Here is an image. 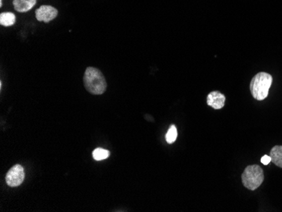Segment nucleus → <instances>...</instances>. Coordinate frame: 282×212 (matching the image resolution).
Listing matches in <instances>:
<instances>
[{
	"label": "nucleus",
	"instance_id": "f257e3e1",
	"mask_svg": "<svg viewBox=\"0 0 282 212\" xmlns=\"http://www.w3.org/2000/svg\"><path fill=\"white\" fill-rule=\"evenodd\" d=\"M83 81L85 88L92 94L102 95L107 90V82L103 74L95 67H88L86 69Z\"/></svg>",
	"mask_w": 282,
	"mask_h": 212
},
{
	"label": "nucleus",
	"instance_id": "9b49d317",
	"mask_svg": "<svg viewBox=\"0 0 282 212\" xmlns=\"http://www.w3.org/2000/svg\"><path fill=\"white\" fill-rule=\"evenodd\" d=\"M177 137H178V130H177L176 126L173 124L170 126V128L167 131V134H166V140L167 143L172 144L173 142H175Z\"/></svg>",
	"mask_w": 282,
	"mask_h": 212
},
{
	"label": "nucleus",
	"instance_id": "0eeeda50",
	"mask_svg": "<svg viewBox=\"0 0 282 212\" xmlns=\"http://www.w3.org/2000/svg\"><path fill=\"white\" fill-rule=\"evenodd\" d=\"M37 4V0H13L15 10L20 13L31 11Z\"/></svg>",
	"mask_w": 282,
	"mask_h": 212
},
{
	"label": "nucleus",
	"instance_id": "423d86ee",
	"mask_svg": "<svg viewBox=\"0 0 282 212\" xmlns=\"http://www.w3.org/2000/svg\"><path fill=\"white\" fill-rule=\"evenodd\" d=\"M226 103V97L218 91H214L207 96V105L214 109H222Z\"/></svg>",
	"mask_w": 282,
	"mask_h": 212
},
{
	"label": "nucleus",
	"instance_id": "f8f14e48",
	"mask_svg": "<svg viewBox=\"0 0 282 212\" xmlns=\"http://www.w3.org/2000/svg\"><path fill=\"white\" fill-rule=\"evenodd\" d=\"M261 163L264 165H268L269 163H271V157H269V156H267V155H264V157L261 158Z\"/></svg>",
	"mask_w": 282,
	"mask_h": 212
},
{
	"label": "nucleus",
	"instance_id": "6e6552de",
	"mask_svg": "<svg viewBox=\"0 0 282 212\" xmlns=\"http://www.w3.org/2000/svg\"><path fill=\"white\" fill-rule=\"evenodd\" d=\"M269 157H271V163L282 168V146H275L270 151Z\"/></svg>",
	"mask_w": 282,
	"mask_h": 212
},
{
	"label": "nucleus",
	"instance_id": "20e7f679",
	"mask_svg": "<svg viewBox=\"0 0 282 212\" xmlns=\"http://www.w3.org/2000/svg\"><path fill=\"white\" fill-rule=\"evenodd\" d=\"M6 179L9 186H20L25 179V171L23 167L19 164L14 166L6 174Z\"/></svg>",
	"mask_w": 282,
	"mask_h": 212
},
{
	"label": "nucleus",
	"instance_id": "7ed1b4c3",
	"mask_svg": "<svg viewBox=\"0 0 282 212\" xmlns=\"http://www.w3.org/2000/svg\"><path fill=\"white\" fill-rule=\"evenodd\" d=\"M264 171L260 166L257 164L248 166L242 174L243 185L252 191L261 185L264 182Z\"/></svg>",
	"mask_w": 282,
	"mask_h": 212
},
{
	"label": "nucleus",
	"instance_id": "9d476101",
	"mask_svg": "<svg viewBox=\"0 0 282 212\" xmlns=\"http://www.w3.org/2000/svg\"><path fill=\"white\" fill-rule=\"evenodd\" d=\"M110 152L107 150L102 148H97L94 152H92V156L96 161H102L107 159L109 157Z\"/></svg>",
	"mask_w": 282,
	"mask_h": 212
},
{
	"label": "nucleus",
	"instance_id": "1a4fd4ad",
	"mask_svg": "<svg viewBox=\"0 0 282 212\" xmlns=\"http://www.w3.org/2000/svg\"><path fill=\"white\" fill-rule=\"evenodd\" d=\"M16 17L15 14L11 12H5L0 15V25L4 26H13L16 23Z\"/></svg>",
	"mask_w": 282,
	"mask_h": 212
},
{
	"label": "nucleus",
	"instance_id": "f03ea898",
	"mask_svg": "<svg viewBox=\"0 0 282 212\" xmlns=\"http://www.w3.org/2000/svg\"><path fill=\"white\" fill-rule=\"evenodd\" d=\"M272 82L273 77L266 72H260L253 76L250 82V92L253 98L258 101L265 99L269 95Z\"/></svg>",
	"mask_w": 282,
	"mask_h": 212
},
{
	"label": "nucleus",
	"instance_id": "39448f33",
	"mask_svg": "<svg viewBox=\"0 0 282 212\" xmlns=\"http://www.w3.org/2000/svg\"><path fill=\"white\" fill-rule=\"evenodd\" d=\"M35 14L37 21L48 23L58 16V11L57 9L52 6H42L37 9Z\"/></svg>",
	"mask_w": 282,
	"mask_h": 212
},
{
	"label": "nucleus",
	"instance_id": "ddd939ff",
	"mask_svg": "<svg viewBox=\"0 0 282 212\" xmlns=\"http://www.w3.org/2000/svg\"><path fill=\"white\" fill-rule=\"evenodd\" d=\"M3 6V0H0V7H2Z\"/></svg>",
	"mask_w": 282,
	"mask_h": 212
}]
</instances>
